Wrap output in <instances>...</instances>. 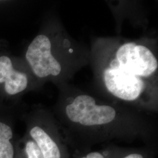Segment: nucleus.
Returning a JSON list of instances; mask_svg holds the SVG:
<instances>
[{"mask_svg":"<svg viewBox=\"0 0 158 158\" xmlns=\"http://www.w3.org/2000/svg\"><path fill=\"white\" fill-rule=\"evenodd\" d=\"M156 40L99 38L90 60L100 89L119 100L137 102L156 98L158 59Z\"/></svg>","mask_w":158,"mask_h":158,"instance_id":"obj_1","label":"nucleus"},{"mask_svg":"<svg viewBox=\"0 0 158 158\" xmlns=\"http://www.w3.org/2000/svg\"><path fill=\"white\" fill-rule=\"evenodd\" d=\"M65 87L69 94L65 113L72 123L91 127L110 124L115 121L117 113L114 107L98 104L94 97L68 84Z\"/></svg>","mask_w":158,"mask_h":158,"instance_id":"obj_2","label":"nucleus"},{"mask_svg":"<svg viewBox=\"0 0 158 158\" xmlns=\"http://www.w3.org/2000/svg\"><path fill=\"white\" fill-rule=\"evenodd\" d=\"M0 68L4 75L5 90L7 93L14 95L26 89L28 85L27 74L15 70L9 57H0Z\"/></svg>","mask_w":158,"mask_h":158,"instance_id":"obj_3","label":"nucleus"},{"mask_svg":"<svg viewBox=\"0 0 158 158\" xmlns=\"http://www.w3.org/2000/svg\"><path fill=\"white\" fill-rule=\"evenodd\" d=\"M44 158H60V152L56 143L44 130L36 126L30 131Z\"/></svg>","mask_w":158,"mask_h":158,"instance_id":"obj_4","label":"nucleus"},{"mask_svg":"<svg viewBox=\"0 0 158 158\" xmlns=\"http://www.w3.org/2000/svg\"><path fill=\"white\" fill-rule=\"evenodd\" d=\"M14 148L10 140L0 141V158H13Z\"/></svg>","mask_w":158,"mask_h":158,"instance_id":"obj_5","label":"nucleus"},{"mask_svg":"<svg viewBox=\"0 0 158 158\" xmlns=\"http://www.w3.org/2000/svg\"><path fill=\"white\" fill-rule=\"evenodd\" d=\"M25 151L28 155V158H44L40 148L34 142L30 141L27 142Z\"/></svg>","mask_w":158,"mask_h":158,"instance_id":"obj_6","label":"nucleus"},{"mask_svg":"<svg viewBox=\"0 0 158 158\" xmlns=\"http://www.w3.org/2000/svg\"><path fill=\"white\" fill-rule=\"evenodd\" d=\"M12 137V131L7 125L0 123V141L10 140Z\"/></svg>","mask_w":158,"mask_h":158,"instance_id":"obj_7","label":"nucleus"},{"mask_svg":"<svg viewBox=\"0 0 158 158\" xmlns=\"http://www.w3.org/2000/svg\"><path fill=\"white\" fill-rule=\"evenodd\" d=\"M82 158H104V157L100 153L91 152L89 153L86 156Z\"/></svg>","mask_w":158,"mask_h":158,"instance_id":"obj_8","label":"nucleus"},{"mask_svg":"<svg viewBox=\"0 0 158 158\" xmlns=\"http://www.w3.org/2000/svg\"><path fill=\"white\" fill-rule=\"evenodd\" d=\"M124 158H143V156L140 154L138 153H132L129 155L125 156Z\"/></svg>","mask_w":158,"mask_h":158,"instance_id":"obj_9","label":"nucleus"},{"mask_svg":"<svg viewBox=\"0 0 158 158\" xmlns=\"http://www.w3.org/2000/svg\"><path fill=\"white\" fill-rule=\"evenodd\" d=\"M5 82V80H4V75L3 73V72L2 71V70L0 68V83H2Z\"/></svg>","mask_w":158,"mask_h":158,"instance_id":"obj_10","label":"nucleus"}]
</instances>
